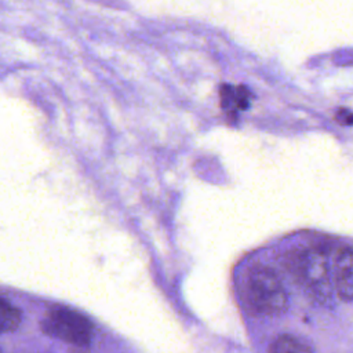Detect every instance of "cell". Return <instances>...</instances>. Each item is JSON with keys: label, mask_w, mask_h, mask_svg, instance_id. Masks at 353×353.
I'll list each match as a JSON object with an SVG mask.
<instances>
[{"label": "cell", "mask_w": 353, "mask_h": 353, "mask_svg": "<svg viewBox=\"0 0 353 353\" xmlns=\"http://www.w3.org/2000/svg\"><path fill=\"white\" fill-rule=\"evenodd\" d=\"M244 294L259 314L279 316L288 307V296L279 276L268 266L254 265L247 270Z\"/></svg>", "instance_id": "1"}, {"label": "cell", "mask_w": 353, "mask_h": 353, "mask_svg": "<svg viewBox=\"0 0 353 353\" xmlns=\"http://www.w3.org/2000/svg\"><path fill=\"white\" fill-rule=\"evenodd\" d=\"M335 294L343 301H353V250L338 247L330 256Z\"/></svg>", "instance_id": "4"}, {"label": "cell", "mask_w": 353, "mask_h": 353, "mask_svg": "<svg viewBox=\"0 0 353 353\" xmlns=\"http://www.w3.org/2000/svg\"><path fill=\"white\" fill-rule=\"evenodd\" d=\"M22 321L21 310L10 301L0 296V334L15 331Z\"/></svg>", "instance_id": "6"}, {"label": "cell", "mask_w": 353, "mask_h": 353, "mask_svg": "<svg viewBox=\"0 0 353 353\" xmlns=\"http://www.w3.org/2000/svg\"><path fill=\"white\" fill-rule=\"evenodd\" d=\"M336 119L341 124H353V113L345 110V109H341L336 114Z\"/></svg>", "instance_id": "8"}, {"label": "cell", "mask_w": 353, "mask_h": 353, "mask_svg": "<svg viewBox=\"0 0 353 353\" xmlns=\"http://www.w3.org/2000/svg\"><path fill=\"white\" fill-rule=\"evenodd\" d=\"M40 327L44 334L76 346H87L92 339V323L70 307H54L46 313Z\"/></svg>", "instance_id": "3"}, {"label": "cell", "mask_w": 353, "mask_h": 353, "mask_svg": "<svg viewBox=\"0 0 353 353\" xmlns=\"http://www.w3.org/2000/svg\"><path fill=\"white\" fill-rule=\"evenodd\" d=\"M295 268L299 281L321 305H331L335 288L331 274L330 256L320 248H306L298 252Z\"/></svg>", "instance_id": "2"}, {"label": "cell", "mask_w": 353, "mask_h": 353, "mask_svg": "<svg viewBox=\"0 0 353 353\" xmlns=\"http://www.w3.org/2000/svg\"><path fill=\"white\" fill-rule=\"evenodd\" d=\"M251 94L245 87L223 85L221 90V102L228 112L234 109H245L250 105Z\"/></svg>", "instance_id": "5"}, {"label": "cell", "mask_w": 353, "mask_h": 353, "mask_svg": "<svg viewBox=\"0 0 353 353\" xmlns=\"http://www.w3.org/2000/svg\"><path fill=\"white\" fill-rule=\"evenodd\" d=\"M270 353H312L299 339L291 335H280L270 345Z\"/></svg>", "instance_id": "7"}]
</instances>
